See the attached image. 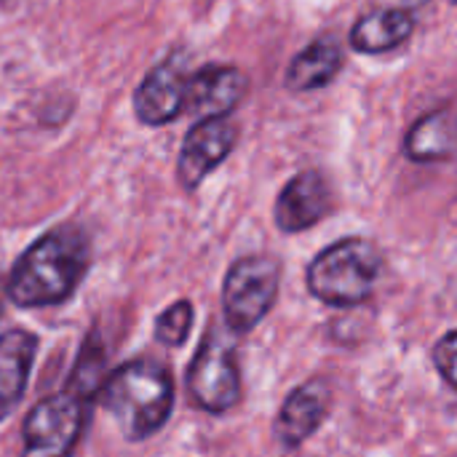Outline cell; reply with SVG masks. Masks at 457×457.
<instances>
[{
	"label": "cell",
	"instance_id": "cell-18",
	"mask_svg": "<svg viewBox=\"0 0 457 457\" xmlns=\"http://www.w3.org/2000/svg\"><path fill=\"white\" fill-rule=\"evenodd\" d=\"M3 295H5V287H3V278H0V313H3Z\"/></svg>",
	"mask_w": 457,
	"mask_h": 457
},
{
	"label": "cell",
	"instance_id": "cell-10",
	"mask_svg": "<svg viewBox=\"0 0 457 457\" xmlns=\"http://www.w3.org/2000/svg\"><path fill=\"white\" fill-rule=\"evenodd\" d=\"M329 410H332V388H329V383L324 378L305 380L281 404L276 426H273L276 439L284 447L305 445L321 428Z\"/></svg>",
	"mask_w": 457,
	"mask_h": 457
},
{
	"label": "cell",
	"instance_id": "cell-4",
	"mask_svg": "<svg viewBox=\"0 0 457 457\" xmlns=\"http://www.w3.org/2000/svg\"><path fill=\"white\" fill-rule=\"evenodd\" d=\"M281 268L268 254H249L230 265L222 284L225 324L233 335L252 332L276 305Z\"/></svg>",
	"mask_w": 457,
	"mask_h": 457
},
{
	"label": "cell",
	"instance_id": "cell-6",
	"mask_svg": "<svg viewBox=\"0 0 457 457\" xmlns=\"http://www.w3.org/2000/svg\"><path fill=\"white\" fill-rule=\"evenodd\" d=\"M88 402L72 391L37 402L21 428V457H70L86 428Z\"/></svg>",
	"mask_w": 457,
	"mask_h": 457
},
{
	"label": "cell",
	"instance_id": "cell-7",
	"mask_svg": "<svg viewBox=\"0 0 457 457\" xmlns=\"http://www.w3.org/2000/svg\"><path fill=\"white\" fill-rule=\"evenodd\" d=\"M238 129L228 118H204L198 120L179 150L177 177L185 190H195L236 147Z\"/></svg>",
	"mask_w": 457,
	"mask_h": 457
},
{
	"label": "cell",
	"instance_id": "cell-9",
	"mask_svg": "<svg viewBox=\"0 0 457 457\" xmlns=\"http://www.w3.org/2000/svg\"><path fill=\"white\" fill-rule=\"evenodd\" d=\"M187 72L177 56L155 64L134 91V112L145 126H166L185 112Z\"/></svg>",
	"mask_w": 457,
	"mask_h": 457
},
{
	"label": "cell",
	"instance_id": "cell-15",
	"mask_svg": "<svg viewBox=\"0 0 457 457\" xmlns=\"http://www.w3.org/2000/svg\"><path fill=\"white\" fill-rule=\"evenodd\" d=\"M457 142V115L453 110H434L423 115L407 134V155L418 163H434L453 153Z\"/></svg>",
	"mask_w": 457,
	"mask_h": 457
},
{
	"label": "cell",
	"instance_id": "cell-19",
	"mask_svg": "<svg viewBox=\"0 0 457 457\" xmlns=\"http://www.w3.org/2000/svg\"><path fill=\"white\" fill-rule=\"evenodd\" d=\"M410 5H420V3H426V0H407Z\"/></svg>",
	"mask_w": 457,
	"mask_h": 457
},
{
	"label": "cell",
	"instance_id": "cell-17",
	"mask_svg": "<svg viewBox=\"0 0 457 457\" xmlns=\"http://www.w3.org/2000/svg\"><path fill=\"white\" fill-rule=\"evenodd\" d=\"M434 367L442 375V380L457 391V329L447 332L434 345Z\"/></svg>",
	"mask_w": 457,
	"mask_h": 457
},
{
	"label": "cell",
	"instance_id": "cell-13",
	"mask_svg": "<svg viewBox=\"0 0 457 457\" xmlns=\"http://www.w3.org/2000/svg\"><path fill=\"white\" fill-rule=\"evenodd\" d=\"M415 32V19L404 8H378L364 13L351 29V46L359 54H386Z\"/></svg>",
	"mask_w": 457,
	"mask_h": 457
},
{
	"label": "cell",
	"instance_id": "cell-8",
	"mask_svg": "<svg viewBox=\"0 0 457 457\" xmlns=\"http://www.w3.org/2000/svg\"><path fill=\"white\" fill-rule=\"evenodd\" d=\"M249 80L238 67L206 64L187 75L185 83V110L195 118H225L246 96Z\"/></svg>",
	"mask_w": 457,
	"mask_h": 457
},
{
	"label": "cell",
	"instance_id": "cell-1",
	"mask_svg": "<svg viewBox=\"0 0 457 457\" xmlns=\"http://www.w3.org/2000/svg\"><path fill=\"white\" fill-rule=\"evenodd\" d=\"M88 268V241L72 228H54L40 236L11 268L5 292L19 308L59 305L72 297Z\"/></svg>",
	"mask_w": 457,
	"mask_h": 457
},
{
	"label": "cell",
	"instance_id": "cell-5",
	"mask_svg": "<svg viewBox=\"0 0 457 457\" xmlns=\"http://www.w3.org/2000/svg\"><path fill=\"white\" fill-rule=\"evenodd\" d=\"M187 394L190 402L209 415H222L233 410L241 399V370L236 345L217 324L209 327L198 345V353L187 367Z\"/></svg>",
	"mask_w": 457,
	"mask_h": 457
},
{
	"label": "cell",
	"instance_id": "cell-3",
	"mask_svg": "<svg viewBox=\"0 0 457 457\" xmlns=\"http://www.w3.org/2000/svg\"><path fill=\"white\" fill-rule=\"evenodd\" d=\"M383 273V254L367 238H343L313 257L305 281L308 292L332 308H356L375 295Z\"/></svg>",
	"mask_w": 457,
	"mask_h": 457
},
{
	"label": "cell",
	"instance_id": "cell-12",
	"mask_svg": "<svg viewBox=\"0 0 457 457\" xmlns=\"http://www.w3.org/2000/svg\"><path fill=\"white\" fill-rule=\"evenodd\" d=\"M37 337L27 329H8L0 335V420H5L27 391Z\"/></svg>",
	"mask_w": 457,
	"mask_h": 457
},
{
	"label": "cell",
	"instance_id": "cell-14",
	"mask_svg": "<svg viewBox=\"0 0 457 457\" xmlns=\"http://www.w3.org/2000/svg\"><path fill=\"white\" fill-rule=\"evenodd\" d=\"M343 70V48L332 37L313 40L305 51H300L284 75L287 88L292 91H313L329 86Z\"/></svg>",
	"mask_w": 457,
	"mask_h": 457
},
{
	"label": "cell",
	"instance_id": "cell-2",
	"mask_svg": "<svg viewBox=\"0 0 457 457\" xmlns=\"http://www.w3.org/2000/svg\"><path fill=\"white\" fill-rule=\"evenodd\" d=\"M102 407L129 442H142L161 431L174 407V380L161 361L137 359L104 378Z\"/></svg>",
	"mask_w": 457,
	"mask_h": 457
},
{
	"label": "cell",
	"instance_id": "cell-16",
	"mask_svg": "<svg viewBox=\"0 0 457 457\" xmlns=\"http://www.w3.org/2000/svg\"><path fill=\"white\" fill-rule=\"evenodd\" d=\"M193 305L187 300L174 303L155 319V340L166 348H179L193 327Z\"/></svg>",
	"mask_w": 457,
	"mask_h": 457
},
{
	"label": "cell",
	"instance_id": "cell-11",
	"mask_svg": "<svg viewBox=\"0 0 457 457\" xmlns=\"http://www.w3.org/2000/svg\"><path fill=\"white\" fill-rule=\"evenodd\" d=\"M332 209V187L319 171L292 177L276 201V225L281 233H303L319 225Z\"/></svg>",
	"mask_w": 457,
	"mask_h": 457
}]
</instances>
